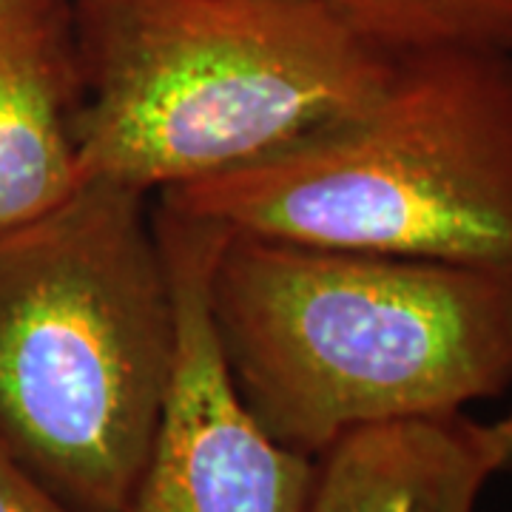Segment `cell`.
I'll return each instance as SVG.
<instances>
[{
  "label": "cell",
  "mask_w": 512,
  "mask_h": 512,
  "mask_svg": "<svg viewBox=\"0 0 512 512\" xmlns=\"http://www.w3.org/2000/svg\"><path fill=\"white\" fill-rule=\"evenodd\" d=\"M225 365L305 456L356 427L461 413L512 387V274L225 231L208 271Z\"/></svg>",
  "instance_id": "1"
},
{
  "label": "cell",
  "mask_w": 512,
  "mask_h": 512,
  "mask_svg": "<svg viewBox=\"0 0 512 512\" xmlns=\"http://www.w3.org/2000/svg\"><path fill=\"white\" fill-rule=\"evenodd\" d=\"M148 194L86 180L0 231V450L77 512H128L174 362Z\"/></svg>",
  "instance_id": "2"
},
{
  "label": "cell",
  "mask_w": 512,
  "mask_h": 512,
  "mask_svg": "<svg viewBox=\"0 0 512 512\" xmlns=\"http://www.w3.org/2000/svg\"><path fill=\"white\" fill-rule=\"evenodd\" d=\"M80 183L140 194L268 160L370 106L393 72L313 0H74Z\"/></svg>",
  "instance_id": "3"
},
{
  "label": "cell",
  "mask_w": 512,
  "mask_h": 512,
  "mask_svg": "<svg viewBox=\"0 0 512 512\" xmlns=\"http://www.w3.org/2000/svg\"><path fill=\"white\" fill-rule=\"evenodd\" d=\"M160 205L234 234L512 274V55L396 57L376 100Z\"/></svg>",
  "instance_id": "4"
},
{
  "label": "cell",
  "mask_w": 512,
  "mask_h": 512,
  "mask_svg": "<svg viewBox=\"0 0 512 512\" xmlns=\"http://www.w3.org/2000/svg\"><path fill=\"white\" fill-rule=\"evenodd\" d=\"M154 228L174 299V362L128 512H305L316 458L276 441L239 396L208 311L225 228L157 202Z\"/></svg>",
  "instance_id": "5"
},
{
  "label": "cell",
  "mask_w": 512,
  "mask_h": 512,
  "mask_svg": "<svg viewBox=\"0 0 512 512\" xmlns=\"http://www.w3.org/2000/svg\"><path fill=\"white\" fill-rule=\"evenodd\" d=\"M86 77L74 0H0V231L80 185Z\"/></svg>",
  "instance_id": "6"
},
{
  "label": "cell",
  "mask_w": 512,
  "mask_h": 512,
  "mask_svg": "<svg viewBox=\"0 0 512 512\" xmlns=\"http://www.w3.org/2000/svg\"><path fill=\"white\" fill-rule=\"evenodd\" d=\"M498 447L467 410L356 427L316 456L305 512H478Z\"/></svg>",
  "instance_id": "7"
},
{
  "label": "cell",
  "mask_w": 512,
  "mask_h": 512,
  "mask_svg": "<svg viewBox=\"0 0 512 512\" xmlns=\"http://www.w3.org/2000/svg\"><path fill=\"white\" fill-rule=\"evenodd\" d=\"M387 57L473 49L512 55V0H313Z\"/></svg>",
  "instance_id": "8"
},
{
  "label": "cell",
  "mask_w": 512,
  "mask_h": 512,
  "mask_svg": "<svg viewBox=\"0 0 512 512\" xmlns=\"http://www.w3.org/2000/svg\"><path fill=\"white\" fill-rule=\"evenodd\" d=\"M0 512H77L0 450Z\"/></svg>",
  "instance_id": "9"
},
{
  "label": "cell",
  "mask_w": 512,
  "mask_h": 512,
  "mask_svg": "<svg viewBox=\"0 0 512 512\" xmlns=\"http://www.w3.org/2000/svg\"><path fill=\"white\" fill-rule=\"evenodd\" d=\"M495 447H498V476H512V410L490 424Z\"/></svg>",
  "instance_id": "10"
}]
</instances>
